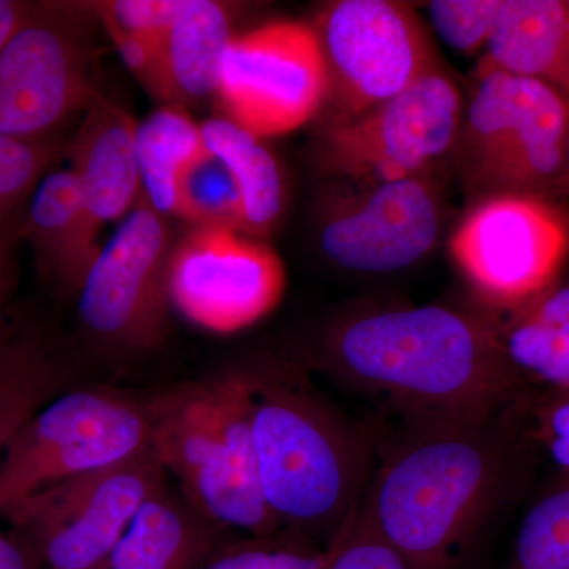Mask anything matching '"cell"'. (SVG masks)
<instances>
[{
	"label": "cell",
	"mask_w": 569,
	"mask_h": 569,
	"mask_svg": "<svg viewBox=\"0 0 569 569\" xmlns=\"http://www.w3.org/2000/svg\"><path fill=\"white\" fill-rule=\"evenodd\" d=\"M171 252L170 228L141 192L78 293V313L89 335L119 350L162 346L170 325Z\"/></svg>",
	"instance_id": "cell-13"
},
{
	"label": "cell",
	"mask_w": 569,
	"mask_h": 569,
	"mask_svg": "<svg viewBox=\"0 0 569 569\" xmlns=\"http://www.w3.org/2000/svg\"><path fill=\"white\" fill-rule=\"evenodd\" d=\"M206 151L201 126L183 108L167 107L138 123L137 153L142 194L156 211L176 216L179 179Z\"/></svg>",
	"instance_id": "cell-24"
},
{
	"label": "cell",
	"mask_w": 569,
	"mask_h": 569,
	"mask_svg": "<svg viewBox=\"0 0 569 569\" xmlns=\"http://www.w3.org/2000/svg\"><path fill=\"white\" fill-rule=\"evenodd\" d=\"M176 216L194 228H223L244 234V204L230 168L206 149L183 170Z\"/></svg>",
	"instance_id": "cell-25"
},
{
	"label": "cell",
	"mask_w": 569,
	"mask_h": 569,
	"mask_svg": "<svg viewBox=\"0 0 569 569\" xmlns=\"http://www.w3.org/2000/svg\"><path fill=\"white\" fill-rule=\"evenodd\" d=\"M328 89L316 29L274 21L233 37L217 97L227 119L264 140L316 119L328 102Z\"/></svg>",
	"instance_id": "cell-12"
},
{
	"label": "cell",
	"mask_w": 569,
	"mask_h": 569,
	"mask_svg": "<svg viewBox=\"0 0 569 569\" xmlns=\"http://www.w3.org/2000/svg\"><path fill=\"white\" fill-rule=\"evenodd\" d=\"M508 569H569V485L557 482L520 522Z\"/></svg>",
	"instance_id": "cell-26"
},
{
	"label": "cell",
	"mask_w": 569,
	"mask_h": 569,
	"mask_svg": "<svg viewBox=\"0 0 569 569\" xmlns=\"http://www.w3.org/2000/svg\"><path fill=\"white\" fill-rule=\"evenodd\" d=\"M228 533L167 485L134 516L99 569H200Z\"/></svg>",
	"instance_id": "cell-19"
},
{
	"label": "cell",
	"mask_w": 569,
	"mask_h": 569,
	"mask_svg": "<svg viewBox=\"0 0 569 569\" xmlns=\"http://www.w3.org/2000/svg\"><path fill=\"white\" fill-rule=\"evenodd\" d=\"M568 140L563 99L537 81L479 63L451 159L470 203L507 193L561 201Z\"/></svg>",
	"instance_id": "cell-5"
},
{
	"label": "cell",
	"mask_w": 569,
	"mask_h": 569,
	"mask_svg": "<svg viewBox=\"0 0 569 569\" xmlns=\"http://www.w3.org/2000/svg\"><path fill=\"white\" fill-rule=\"evenodd\" d=\"M406 426L359 508L411 569H460L529 445L519 396L492 418Z\"/></svg>",
	"instance_id": "cell-2"
},
{
	"label": "cell",
	"mask_w": 569,
	"mask_h": 569,
	"mask_svg": "<svg viewBox=\"0 0 569 569\" xmlns=\"http://www.w3.org/2000/svg\"><path fill=\"white\" fill-rule=\"evenodd\" d=\"M323 569H411L369 519L356 509L326 546Z\"/></svg>",
	"instance_id": "cell-31"
},
{
	"label": "cell",
	"mask_w": 569,
	"mask_h": 569,
	"mask_svg": "<svg viewBox=\"0 0 569 569\" xmlns=\"http://www.w3.org/2000/svg\"><path fill=\"white\" fill-rule=\"evenodd\" d=\"M316 29L328 70L331 121H347L441 70L425 22L408 3L337 0Z\"/></svg>",
	"instance_id": "cell-10"
},
{
	"label": "cell",
	"mask_w": 569,
	"mask_h": 569,
	"mask_svg": "<svg viewBox=\"0 0 569 569\" xmlns=\"http://www.w3.org/2000/svg\"><path fill=\"white\" fill-rule=\"evenodd\" d=\"M54 157L50 140L0 137V223L17 219L18 209L36 192Z\"/></svg>",
	"instance_id": "cell-28"
},
{
	"label": "cell",
	"mask_w": 569,
	"mask_h": 569,
	"mask_svg": "<svg viewBox=\"0 0 569 569\" xmlns=\"http://www.w3.org/2000/svg\"><path fill=\"white\" fill-rule=\"evenodd\" d=\"M108 36L118 48L127 69L153 99L171 104L168 86L167 66H164L163 40L156 37L138 36L127 32L110 21H103Z\"/></svg>",
	"instance_id": "cell-32"
},
{
	"label": "cell",
	"mask_w": 569,
	"mask_h": 569,
	"mask_svg": "<svg viewBox=\"0 0 569 569\" xmlns=\"http://www.w3.org/2000/svg\"><path fill=\"white\" fill-rule=\"evenodd\" d=\"M36 3L0 0V50L31 17Z\"/></svg>",
	"instance_id": "cell-35"
},
{
	"label": "cell",
	"mask_w": 569,
	"mask_h": 569,
	"mask_svg": "<svg viewBox=\"0 0 569 569\" xmlns=\"http://www.w3.org/2000/svg\"><path fill=\"white\" fill-rule=\"evenodd\" d=\"M233 37L224 3L190 0L163 40L170 107L201 102L219 91L224 56Z\"/></svg>",
	"instance_id": "cell-22"
},
{
	"label": "cell",
	"mask_w": 569,
	"mask_h": 569,
	"mask_svg": "<svg viewBox=\"0 0 569 569\" xmlns=\"http://www.w3.org/2000/svg\"><path fill=\"white\" fill-rule=\"evenodd\" d=\"M258 477L280 530L328 542L369 488L372 441L291 362L242 367Z\"/></svg>",
	"instance_id": "cell-3"
},
{
	"label": "cell",
	"mask_w": 569,
	"mask_h": 569,
	"mask_svg": "<svg viewBox=\"0 0 569 569\" xmlns=\"http://www.w3.org/2000/svg\"><path fill=\"white\" fill-rule=\"evenodd\" d=\"M66 366L36 326L0 328V455L22 426L67 389Z\"/></svg>",
	"instance_id": "cell-21"
},
{
	"label": "cell",
	"mask_w": 569,
	"mask_h": 569,
	"mask_svg": "<svg viewBox=\"0 0 569 569\" xmlns=\"http://www.w3.org/2000/svg\"><path fill=\"white\" fill-rule=\"evenodd\" d=\"M96 92L70 7L33 6L0 50V137L48 140Z\"/></svg>",
	"instance_id": "cell-14"
},
{
	"label": "cell",
	"mask_w": 569,
	"mask_h": 569,
	"mask_svg": "<svg viewBox=\"0 0 569 569\" xmlns=\"http://www.w3.org/2000/svg\"><path fill=\"white\" fill-rule=\"evenodd\" d=\"M190 0H110L96 3L100 20L123 31L162 39L182 17Z\"/></svg>",
	"instance_id": "cell-33"
},
{
	"label": "cell",
	"mask_w": 569,
	"mask_h": 569,
	"mask_svg": "<svg viewBox=\"0 0 569 569\" xmlns=\"http://www.w3.org/2000/svg\"><path fill=\"white\" fill-rule=\"evenodd\" d=\"M36 254L40 274L62 293H80L102 247L82 211L80 189L70 170L41 179L18 228Z\"/></svg>",
	"instance_id": "cell-17"
},
{
	"label": "cell",
	"mask_w": 569,
	"mask_h": 569,
	"mask_svg": "<svg viewBox=\"0 0 569 569\" xmlns=\"http://www.w3.org/2000/svg\"><path fill=\"white\" fill-rule=\"evenodd\" d=\"M328 549L290 531L272 537L231 535L200 569H323Z\"/></svg>",
	"instance_id": "cell-27"
},
{
	"label": "cell",
	"mask_w": 569,
	"mask_h": 569,
	"mask_svg": "<svg viewBox=\"0 0 569 569\" xmlns=\"http://www.w3.org/2000/svg\"><path fill=\"white\" fill-rule=\"evenodd\" d=\"M479 63L537 81L569 104V2L501 0Z\"/></svg>",
	"instance_id": "cell-18"
},
{
	"label": "cell",
	"mask_w": 569,
	"mask_h": 569,
	"mask_svg": "<svg viewBox=\"0 0 569 569\" xmlns=\"http://www.w3.org/2000/svg\"><path fill=\"white\" fill-rule=\"evenodd\" d=\"M20 222L21 220L13 219L0 223V328L3 325L6 310L9 309L11 296L17 290V246L21 241L18 236Z\"/></svg>",
	"instance_id": "cell-34"
},
{
	"label": "cell",
	"mask_w": 569,
	"mask_h": 569,
	"mask_svg": "<svg viewBox=\"0 0 569 569\" xmlns=\"http://www.w3.org/2000/svg\"><path fill=\"white\" fill-rule=\"evenodd\" d=\"M0 569H32L31 559L17 539L0 529Z\"/></svg>",
	"instance_id": "cell-36"
},
{
	"label": "cell",
	"mask_w": 569,
	"mask_h": 569,
	"mask_svg": "<svg viewBox=\"0 0 569 569\" xmlns=\"http://www.w3.org/2000/svg\"><path fill=\"white\" fill-rule=\"evenodd\" d=\"M206 149L234 176L244 204V234L263 238L274 230L284 208L282 173L261 138L227 118L201 123Z\"/></svg>",
	"instance_id": "cell-23"
},
{
	"label": "cell",
	"mask_w": 569,
	"mask_h": 569,
	"mask_svg": "<svg viewBox=\"0 0 569 569\" xmlns=\"http://www.w3.org/2000/svg\"><path fill=\"white\" fill-rule=\"evenodd\" d=\"M463 99L443 69L347 121L321 127L316 160L335 181L388 182L430 174L451 157L462 126Z\"/></svg>",
	"instance_id": "cell-8"
},
{
	"label": "cell",
	"mask_w": 569,
	"mask_h": 569,
	"mask_svg": "<svg viewBox=\"0 0 569 569\" xmlns=\"http://www.w3.org/2000/svg\"><path fill=\"white\" fill-rule=\"evenodd\" d=\"M523 429L569 485V392H520Z\"/></svg>",
	"instance_id": "cell-29"
},
{
	"label": "cell",
	"mask_w": 569,
	"mask_h": 569,
	"mask_svg": "<svg viewBox=\"0 0 569 569\" xmlns=\"http://www.w3.org/2000/svg\"><path fill=\"white\" fill-rule=\"evenodd\" d=\"M323 356L340 380L406 422L492 418L523 391L485 309L427 305L347 313L326 331Z\"/></svg>",
	"instance_id": "cell-1"
},
{
	"label": "cell",
	"mask_w": 569,
	"mask_h": 569,
	"mask_svg": "<svg viewBox=\"0 0 569 569\" xmlns=\"http://www.w3.org/2000/svg\"><path fill=\"white\" fill-rule=\"evenodd\" d=\"M137 129L129 112L96 92L71 142L70 171L97 236L104 224L129 216L142 192Z\"/></svg>",
	"instance_id": "cell-16"
},
{
	"label": "cell",
	"mask_w": 569,
	"mask_h": 569,
	"mask_svg": "<svg viewBox=\"0 0 569 569\" xmlns=\"http://www.w3.org/2000/svg\"><path fill=\"white\" fill-rule=\"evenodd\" d=\"M500 7L501 0H433L427 3L438 37L466 56L486 50Z\"/></svg>",
	"instance_id": "cell-30"
},
{
	"label": "cell",
	"mask_w": 569,
	"mask_h": 569,
	"mask_svg": "<svg viewBox=\"0 0 569 569\" xmlns=\"http://www.w3.org/2000/svg\"><path fill=\"white\" fill-rule=\"evenodd\" d=\"M561 201H569V140H568V151H567V171H565V181H563V193H561Z\"/></svg>",
	"instance_id": "cell-37"
},
{
	"label": "cell",
	"mask_w": 569,
	"mask_h": 569,
	"mask_svg": "<svg viewBox=\"0 0 569 569\" xmlns=\"http://www.w3.org/2000/svg\"><path fill=\"white\" fill-rule=\"evenodd\" d=\"M151 448L146 402L110 389H67L0 455V515L32 493Z\"/></svg>",
	"instance_id": "cell-6"
},
{
	"label": "cell",
	"mask_w": 569,
	"mask_h": 569,
	"mask_svg": "<svg viewBox=\"0 0 569 569\" xmlns=\"http://www.w3.org/2000/svg\"><path fill=\"white\" fill-rule=\"evenodd\" d=\"M498 342L520 388L569 392V282L505 312H489Z\"/></svg>",
	"instance_id": "cell-20"
},
{
	"label": "cell",
	"mask_w": 569,
	"mask_h": 569,
	"mask_svg": "<svg viewBox=\"0 0 569 569\" xmlns=\"http://www.w3.org/2000/svg\"><path fill=\"white\" fill-rule=\"evenodd\" d=\"M331 183L318 198L317 239L339 268L388 274L417 264L437 246L443 201L432 176Z\"/></svg>",
	"instance_id": "cell-11"
},
{
	"label": "cell",
	"mask_w": 569,
	"mask_h": 569,
	"mask_svg": "<svg viewBox=\"0 0 569 569\" xmlns=\"http://www.w3.org/2000/svg\"><path fill=\"white\" fill-rule=\"evenodd\" d=\"M449 250L481 309H515L560 279L569 254L568 206L537 194L482 198L470 203Z\"/></svg>",
	"instance_id": "cell-9"
},
{
	"label": "cell",
	"mask_w": 569,
	"mask_h": 569,
	"mask_svg": "<svg viewBox=\"0 0 569 569\" xmlns=\"http://www.w3.org/2000/svg\"><path fill=\"white\" fill-rule=\"evenodd\" d=\"M146 407L153 456L194 511L242 537L282 531L258 477L242 367L168 389Z\"/></svg>",
	"instance_id": "cell-4"
},
{
	"label": "cell",
	"mask_w": 569,
	"mask_h": 569,
	"mask_svg": "<svg viewBox=\"0 0 569 569\" xmlns=\"http://www.w3.org/2000/svg\"><path fill=\"white\" fill-rule=\"evenodd\" d=\"M152 449L56 482L0 518L17 531L29 559L48 569H99L142 505L167 485Z\"/></svg>",
	"instance_id": "cell-7"
},
{
	"label": "cell",
	"mask_w": 569,
	"mask_h": 569,
	"mask_svg": "<svg viewBox=\"0 0 569 569\" xmlns=\"http://www.w3.org/2000/svg\"><path fill=\"white\" fill-rule=\"evenodd\" d=\"M283 290L279 254L239 231L194 228L171 252V306L209 331L230 335L257 323L276 309Z\"/></svg>",
	"instance_id": "cell-15"
}]
</instances>
